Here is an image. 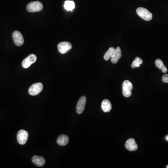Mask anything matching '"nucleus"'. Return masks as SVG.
Masks as SVG:
<instances>
[{
	"label": "nucleus",
	"mask_w": 168,
	"mask_h": 168,
	"mask_svg": "<svg viewBox=\"0 0 168 168\" xmlns=\"http://www.w3.org/2000/svg\"><path fill=\"white\" fill-rule=\"evenodd\" d=\"M133 85L129 80H125L122 83V93L126 97H129L131 95Z\"/></svg>",
	"instance_id": "7ed1b4c3"
},
{
	"label": "nucleus",
	"mask_w": 168,
	"mask_h": 168,
	"mask_svg": "<svg viewBox=\"0 0 168 168\" xmlns=\"http://www.w3.org/2000/svg\"><path fill=\"white\" fill-rule=\"evenodd\" d=\"M166 168H168V165H167V167H166Z\"/></svg>",
	"instance_id": "412c9836"
},
{
	"label": "nucleus",
	"mask_w": 168,
	"mask_h": 168,
	"mask_svg": "<svg viewBox=\"0 0 168 168\" xmlns=\"http://www.w3.org/2000/svg\"><path fill=\"white\" fill-rule=\"evenodd\" d=\"M126 148L129 151H136L138 149V145L136 143L135 140L133 138H130L126 142Z\"/></svg>",
	"instance_id": "9d476101"
},
{
	"label": "nucleus",
	"mask_w": 168,
	"mask_h": 168,
	"mask_svg": "<svg viewBox=\"0 0 168 168\" xmlns=\"http://www.w3.org/2000/svg\"><path fill=\"white\" fill-rule=\"evenodd\" d=\"M136 13L140 17L145 21H150L153 17V15L151 12H150L146 8L142 7H140L137 8Z\"/></svg>",
	"instance_id": "f257e3e1"
},
{
	"label": "nucleus",
	"mask_w": 168,
	"mask_h": 168,
	"mask_svg": "<svg viewBox=\"0 0 168 168\" xmlns=\"http://www.w3.org/2000/svg\"><path fill=\"white\" fill-rule=\"evenodd\" d=\"M122 56V53L121 51V48L120 47H117L115 49L114 53L111 57V62L112 63L116 64L118 62L119 59H121Z\"/></svg>",
	"instance_id": "9b49d317"
},
{
	"label": "nucleus",
	"mask_w": 168,
	"mask_h": 168,
	"mask_svg": "<svg viewBox=\"0 0 168 168\" xmlns=\"http://www.w3.org/2000/svg\"><path fill=\"white\" fill-rule=\"evenodd\" d=\"M155 66L159 68L160 70H161L162 73H166L167 71V68L166 66L164 65V63L162 60L160 59H157L155 61Z\"/></svg>",
	"instance_id": "dca6fc26"
},
{
	"label": "nucleus",
	"mask_w": 168,
	"mask_h": 168,
	"mask_svg": "<svg viewBox=\"0 0 168 168\" xmlns=\"http://www.w3.org/2000/svg\"><path fill=\"white\" fill-rule=\"evenodd\" d=\"M143 62V61L142 59H140L139 57H136L132 63L131 67L132 68L139 67Z\"/></svg>",
	"instance_id": "a211bd4d"
},
{
	"label": "nucleus",
	"mask_w": 168,
	"mask_h": 168,
	"mask_svg": "<svg viewBox=\"0 0 168 168\" xmlns=\"http://www.w3.org/2000/svg\"><path fill=\"white\" fill-rule=\"evenodd\" d=\"M86 98L85 96H82L78 102L76 107V111L78 114H81L84 112L86 104Z\"/></svg>",
	"instance_id": "1a4fd4ad"
},
{
	"label": "nucleus",
	"mask_w": 168,
	"mask_h": 168,
	"mask_svg": "<svg viewBox=\"0 0 168 168\" xmlns=\"http://www.w3.org/2000/svg\"><path fill=\"white\" fill-rule=\"evenodd\" d=\"M101 108L103 111L105 113L109 112L112 109V105L110 101L107 99H105L103 100L101 103Z\"/></svg>",
	"instance_id": "ddd939ff"
},
{
	"label": "nucleus",
	"mask_w": 168,
	"mask_h": 168,
	"mask_svg": "<svg viewBox=\"0 0 168 168\" xmlns=\"http://www.w3.org/2000/svg\"><path fill=\"white\" fill-rule=\"evenodd\" d=\"M43 89V85L41 83H35L29 88V93L30 95H37L41 92Z\"/></svg>",
	"instance_id": "20e7f679"
},
{
	"label": "nucleus",
	"mask_w": 168,
	"mask_h": 168,
	"mask_svg": "<svg viewBox=\"0 0 168 168\" xmlns=\"http://www.w3.org/2000/svg\"><path fill=\"white\" fill-rule=\"evenodd\" d=\"M43 8V5L40 1H33L28 4L27 10L30 12H35L41 11Z\"/></svg>",
	"instance_id": "f03ea898"
},
{
	"label": "nucleus",
	"mask_w": 168,
	"mask_h": 168,
	"mask_svg": "<svg viewBox=\"0 0 168 168\" xmlns=\"http://www.w3.org/2000/svg\"><path fill=\"white\" fill-rule=\"evenodd\" d=\"M12 37L13 40L16 45L21 46L23 45L24 43V39L22 33L20 31L17 30L14 31L12 35Z\"/></svg>",
	"instance_id": "6e6552de"
},
{
	"label": "nucleus",
	"mask_w": 168,
	"mask_h": 168,
	"mask_svg": "<svg viewBox=\"0 0 168 168\" xmlns=\"http://www.w3.org/2000/svg\"><path fill=\"white\" fill-rule=\"evenodd\" d=\"M162 81L164 83H168V74H164L162 77Z\"/></svg>",
	"instance_id": "6ab92c4d"
},
{
	"label": "nucleus",
	"mask_w": 168,
	"mask_h": 168,
	"mask_svg": "<svg viewBox=\"0 0 168 168\" xmlns=\"http://www.w3.org/2000/svg\"><path fill=\"white\" fill-rule=\"evenodd\" d=\"M28 136V133L25 130L23 129L20 130L17 133V142L21 145H24L27 141Z\"/></svg>",
	"instance_id": "39448f33"
},
{
	"label": "nucleus",
	"mask_w": 168,
	"mask_h": 168,
	"mask_svg": "<svg viewBox=\"0 0 168 168\" xmlns=\"http://www.w3.org/2000/svg\"><path fill=\"white\" fill-rule=\"evenodd\" d=\"M165 139H166V140H168V136H166Z\"/></svg>",
	"instance_id": "aec40b11"
},
{
	"label": "nucleus",
	"mask_w": 168,
	"mask_h": 168,
	"mask_svg": "<svg viewBox=\"0 0 168 168\" xmlns=\"http://www.w3.org/2000/svg\"><path fill=\"white\" fill-rule=\"evenodd\" d=\"M69 141V138L67 136L61 135L59 136L57 138L56 143L60 146H65L68 144Z\"/></svg>",
	"instance_id": "4468645a"
},
{
	"label": "nucleus",
	"mask_w": 168,
	"mask_h": 168,
	"mask_svg": "<svg viewBox=\"0 0 168 168\" xmlns=\"http://www.w3.org/2000/svg\"><path fill=\"white\" fill-rule=\"evenodd\" d=\"M72 48V44L68 42H62L58 45V50L61 54H65L69 52Z\"/></svg>",
	"instance_id": "0eeeda50"
},
{
	"label": "nucleus",
	"mask_w": 168,
	"mask_h": 168,
	"mask_svg": "<svg viewBox=\"0 0 168 168\" xmlns=\"http://www.w3.org/2000/svg\"><path fill=\"white\" fill-rule=\"evenodd\" d=\"M37 60V56L33 54H31L24 59L22 62V65L24 68H29L32 64Z\"/></svg>",
	"instance_id": "423d86ee"
},
{
	"label": "nucleus",
	"mask_w": 168,
	"mask_h": 168,
	"mask_svg": "<svg viewBox=\"0 0 168 168\" xmlns=\"http://www.w3.org/2000/svg\"><path fill=\"white\" fill-rule=\"evenodd\" d=\"M115 49L114 47H110L109 48L107 52L105 53L104 56V59L105 60H108L112 57L113 54L114 53Z\"/></svg>",
	"instance_id": "f3484780"
},
{
	"label": "nucleus",
	"mask_w": 168,
	"mask_h": 168,
	"mask_svg": "<svg viewBox=\"0 0 168 168\" xmlns=\"http://www.w3.org/2000/svg\"><path fill=\"white\" fill-rule=\"evenodd\" d=\"M32 161L35 164L39 167H41L44 165L45 160L43 157L34 155L32 158Z\"/></svg>",
	"instance_id": "f8f14e48"
},
{
	"label": "nucleus",
	"mask_w": 168,
	"mask_h": 168,
	"mask_svg": "<svg viewBox=\"0 0 168 168\" xmlns=\"http://www.w3.org/2000/svg\"><path fill=\"white\" fill-rule=\"evenodd\" d=\"M64 6L65 9L66 11H73V10L75 8V3L73 1L67 0L65 1V4Z\"/></svg>",
	"instance_id": "2eb2a0df"
}]
</instances>
